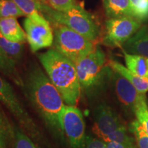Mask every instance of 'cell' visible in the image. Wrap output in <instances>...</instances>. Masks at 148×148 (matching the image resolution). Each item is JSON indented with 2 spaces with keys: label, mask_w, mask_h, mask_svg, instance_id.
Here are the masks:
<instances>
[{
  "label": "cell",
  "mask_w": 148,
  "mask_h": 148,
  "mask_svg": "<svg viewBox=\"0 0 148 148\" xmlns=\"http://www.w3.org/2000/svg\"><path fill=\"white\" fill-rule=\"evenodd\" d=\"M26 94L47 126L58 136L64 134L61 127L64 99L47 75L38 66L29 70L24 83Z\"/></svg>",
  "instance_id": "obj_1"
},
{
  "label": "cell",
  "mask_w": 148,
  "mask_h": 148,
  "mask_svg": "<svg viewBox=\"0 0 148 148\" xmlns=\"http://www.w3.org/2000/svg\"><path fill=\"white\" fill-rule=\"evenodd\" d=\"M129 132L127 127H122L116 130L115 132L107 135L103 138L102 140L105 143L114 142V143L121 144L125 148H138L134 136H131Z\"/></svg>",
  "instance_id": "obj_18"
},
{
  "label": "cell",
  "mask_w": 148,
  "mask_h": 148,
  "mask_svg": "<svg viewBox=\"0 0 148 148\" xmlns=\"http://www.w3.org/2000/svg\"><path fill=\"white\" fill-rule=\"evenodd\" d=\"M37 56L66 105L76 106L82 88L75 63L55 49L38 53Z\"/></svg>",
  "instance_id": "obj_2"
},
{
  "label": "cell",
  "mask_w": 148,
  "mask_h": 148,
  "mask_svg": "<svg viewBox=\"0 0 148 148\" xmlns=\"http://www.w3.org/2000/svg\"><path fill=\"white\" fill-rule=\"evenodd\" d=\"M129 131L134 135L138 148H148V134L137 119L130 123Z\"/></svg>",
  "instance_id": "obj_23"
},
{
  "label": "cell",
  "mask_w": 148,
  "mask_h": 148,
  "mask_svg": "<svg viewBox=\"0 0 148 148\" xmlns=\"http://www.w3.org/2000/svg\"><path fill=\"white\" fill-rule=\"evenodd\" d=\"M108 65L114 71L117 72L132 83L139 92L142 93H146L148 91V78L138 76V75L127 69L126 66L116 60H108Z\"/></svg>",
  "instance_id": "obj_14"
},
{
  "label": "cell",
  "mask_w": 148,
  "mask_h": 148,
  "mask_svg": "<svg viewBox=\"0 0 148 148\" xmlns=\"http://www.w3.org/2000/svg\"><path fill=\"white\" fill-rule=\"evenodd\" d=\"M103 8L108 18L132 16L133 11L129 0H103Z\"/></svg>",
  "instance_id": "obj_15"
},
{
  "label": "cell",
  "mask_w": 148,
  "mask_h": 148,
  "mask_svg": "<svg viewBox=\"0 0 148 148\" xmlns=\"http://www.w3.org/2000/svg\"><path fill=\"white\" fill-rule=\"evenodd\" d=\"M61 127L71 148H86L85 123L76 106L66 105L61 116Z\"/></svg>",
  "instance_id": "obj_8"
},
{
  "label": "cell",
  "mask_w": 148,
  "mask_h": 148,
  "mask_svg": "<svg viewBox=\"0 0 148 148\" xmlns=\"http://www.w3.org/2000/svg\"><path fill=\"white\" fill-rule=\"evenodd\" d=\"M37 1H39V2L42 3H47V0H36Z\"/></svg>",
  "instance_id": "obj_30"
},
{
  "label": "cell",
  "mask_w": 148,
  "mask_h": 148,
  "mask_svg": "<svg viewBox=\"0 0 148 148\" xmlns=\"http://www.w3.org/2000/svg\"><path fill=\"white\" fill-rule=\"evenodd\" d=\"M53 25V49L75 62L94 50L95 42L64 25Z\"/></svg>",
  "instance_id": "obj_5"
},
{
  "label": "cell",
  "mask_w": 148,
  "mask_h": 148,
  "mask_svg": "<svg viewBox=\"0 0 148 148\" xmlns=\"http://www.w3.org/2000/svg\"><path fill=\"white\" fill-rule=\"evenodd\" d=\"M0 71L8 77L18 86H23L24 83L16 68V63L0 47Z\"/></svg>",
  "instance_id": "obj_17"
},
{
  "label": "cell",
  "mask_w": 148,
  "mask_h": 148,
  "mask_svg": "<svg viewBox=\"0 0 148 148\" xmlns=\"http://www.w3.org/2000/svg\"><path fill=\"white\" fill-rule=\"evenodd\" d=\"M23 27L27 41L32 52L53 45V31L50 22L46 18L36 21L26 16L23 21Z\"/></svg>",
  "instance_id": "obj_9"
},
{
  "label": "cell",
  "mask_w": 148,
  "mask_h": 148,
  "mask_svg": "<svg viewBox=\"0 0 148 148\" xmlns=\"http://www.w3.org/2000/svg\"><path fill=\"white\" fill-rule=\"evenodd\" d=\"M25 16L12 0H0V18Z\"/></svg>",
  "instance_id": "obj_22"
},
{
  "label": "cell",
  "mask_w": 148,
  "mask_h": 148,
  "mask_svg": "<svg viewBox=\"0 0 148 148\" xmlns=\"http://www.w3.org/2000/svg\"><path fill=\"white\" fill-rule=\"evenodd\" d=\"M0 102L15 116L21 126L32 138L42 140L39 129L29 114L24 108L11 85L0 75Z\"/></svg>",
  "instance_id": "obj_6"
},
{
  "label": "cell",
  "mask_w": 148,
  "mask_h": 148,
  "mask_svg": "<svg viewBox=\"0 0 148 148\" xmlns=\"http://www.w3.org/2000/svg\"><path fill=\"white\" fill-rule=\"evenodd\" d=\"M134 114L136 119L143 127L145 132L148 134V105L147 101L140 104L135 109Z\"/></svg>",
  "instance_id": "obj_26"
},
{
  "label": "cell",
  "mask_w": 148,
  "mask_h": 148,
  "mask_svg": "<svg viewBox=\"0 0 148 148\" xmlns=\"http://www.w3.org/2000/svg\"><path fill=\"white\" fill-rule=\"evenodd\" d=\"M86 148H107L106 144L99 138H94L92 136H86Z\"/></svg>",
  "instance_id": "obj_28"
},
{
  "label": "cell",
  "mask_w": 148,
  "mask_h": 148,
  "mask_svg": "<svg viewBox=\"0 0 148 148\" xmlns=\"http://www.w3.org/2000/svg\"><path fill=\"white\" fill-rule=\"evenodd\" d=\"M127 69L138 76L148 78V58L138 54H132L123 51Z\"/></svg>",
  "instance_id": "obj_16"
},
{
  "label": "cell",
  "mask_w": 148,
  "mask_h": 148,
  "mask_svg": "<svg viewBox=\"0 0 148 148\" xmlns=\"http://www.w3.org/2000/svg\"><path fill=\"white\" fill-rule=\"evenodd\" d=\"M16 5L25 14V16L33 20L39 21L45 18V16L40 12L41 3L36 0H12Z\"/></svg>",
  "instance_id": "obj_19"
},
{
  "label": "cell",
  "mask_w": 148,
  "mask_h": 148,
  "mask_svg": "<svg viewBox=\"0 0 148 148\" xmlns=\"http://www.w3.org/2000/svg\"><path fill=\"white\" fill-rule=\"evenodd\" d=\"M0 32L12 42L24 43L27 41L26 33L22 29L16 18H0Z\"/></svg>",
  "instance_id": "obj_13"
},
{
  "label": "cell",
  "mask_w": 148,
  "mask_h": 148,
  "mask_svg": "<svg viewBox=\"0 0 148 148\" xmlns=\"http://www.w3.org/2000/svg\"><path fill=\"white\" fill-rule=\"evenodd\" d=\"M112 79L116 97L120 103L134 113L140 104L147 101L145 93H142L126 78L112 70Z\"/></svg>",
  "instance_id": "obj_10"
},
{
  "label": "cell",
  "mask_w": 148,
  "mask_h": 148,
  "mask_svg": "<svg viewBox=\"0 0 148 148\" xmlns=\"http://www.w3.org/2000/svg\"><path fill=\"white\" fill-rule=\"evenodd\" d=\"M81 88L86 91H97L111 78L112 69L108 65L106 55L99 46L86 56L74 62Z\"/></svg>",
  "instance_id": "obj_4"
},
{
  "label": "cell",
  "mask_w": 148,
  "mask_h": 148,
  "mask_svg": "<svg viewBox=\"0 0 148 148\" xmlns=\"http://www.w3.org/2000/svg\"><path fill=\"white\" fill-rule=\"evenodd\" d=\"M47 3L54 10L61 12L69 10L76 5L75 0H47Z\"/></svg>",
  "instance_id": "obj_27"
},
{
  "label": "cell",
  "mask_w": 148,
  "mask_h": 148,
  "mask_svg": "<svg viewBox=\"0 0 148 148\" xmlns=\"http://www.w3.org/2000/svg\"><path fill=\"white\" fill-rule=\"evenodd\" d=\"M134 17L140 22L148 20V0H129Z\"/></svg>",
  "instance_id": "obj_24"
},
{
  "label": "cell",
  "mask_w": 148,
  "mask_h": 148,
  "mask_svg": "<svg viewBox=\"0 0 148 148\" xmlns=\"http://www.w3.org/2000/svg\"><path fill=\"white\" fill-rule=\"evenodd\" d=\"M123 51L148 58V27L141 26L133 36L122 45Z\"/></svg>",
  "instance_id": "obj_12"
},
{
  "label": "cell",
  "mask_w": 148,
  "mask_h": 148,
  "mask_svg": "<svg viewBox=\"0 0 148 148\" xmlns=\"http://www.w3.org/2000/svg\"><path fill=\"white\" fill-rule=\"evenodd\" d=\"M40 12L51 23H56L69 27L95 42L100 36L101 30L95 18L82 6L75 5L69 10L58 11L47 3H41Z\"/></svg>",
  "instance_id": "obj_3"
},
{
  "label": "cell",
  "mask_w": 148,
  "mask_h": 148,
  "mask_svg": "<svg viewBox=\"0 0 148 148\" xmlns=\"http://www.w3.org/2000/svg\"><path fill=\"white\" fill-rule=\"evenodd\" d=\"M0 47L14 62H18L23 55V43L12 42L5 38L0 32Z\"/></svg>",
  "instance_id": "obj_20"
},
{
  "label": "cell",
  "mask_w": 148,
  "mask_h": 148,
  "mask_svg": "<svg viewBox=\"0 0 148 148\" xmlns=\"http://www.w3.org/2000/svg\"><path fill=\"white\" fill-rule=\"evenodd\" d=\"M14 130L6 116L0 110V148H6L8 143L12 141Z\"/></svg>",
  "instance_id": "obj_21"
},
{
  "label": "cell",
  "mask_w": 148,
  "mask_h": 148,
  "mask_svg": "<svg viewBox=\"0 0 148 148\" xmlns=\"http://www.w3.org/2000/svg\"><path fill=\"white\" fill-rule=\"evenodd\" d=\"M12 143L14 148H38L27 134L16 128L14 130Z\"/></svg>",
  "instance_id": "obj_25"
},
{
  "label": "cell",
  "mask_w": 148,
  "mask_h": 148,
  "mask_svg": "<svg viewBox=\"0 0 148 148\" xmlns=\"http://www.w3.org/2000/svg\"><path fill=\"white\" fill-rule=\"evenodd\" d=\"M107 148H125L121 144L114 143V142H108L106 143Z\"/></svg>",
  "instance_id": "obj_29"
},
{
  "label": "cell",
  "mask_w": 148,
  "mask_h": 148,
  "mask_svg": "<svg viewBox=\"0 0 148 148\" xmlns=\"http://www.w3.org/2000/svg\"><path fill=\"white\" fill-rule=\"evenodd\" d=\"M94 116L92 132L101 140L117 130L126 127L115 111L105 103L96 108Z\"/></svg>",
  "instance_id": "obj_11"
},
{
  "label": "cell",
  "mask_w": 148,
  "mask_h": 148,
  "mask_svg": "<svg viewBox=\"0 0 148 148\" xmlns=\"http://www.w3.org/2000/svg\"><path fill=\"white\" fill-rule=\"evenodd\" d=\"M141 27V22L132 16L108 18L105 23L102 43L109 47H121Z\"/></svg>",
  "instance_id": "obj_7"
}]
</instances>
